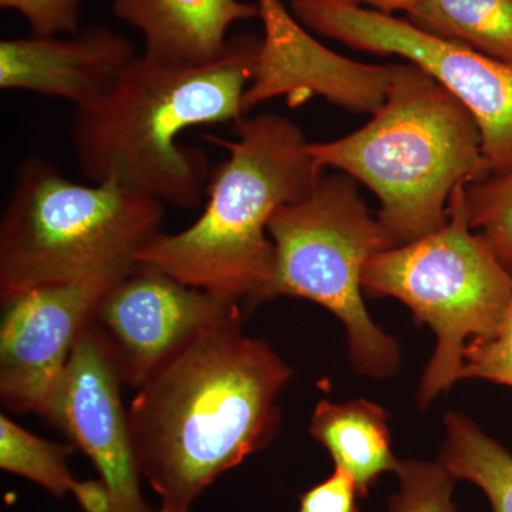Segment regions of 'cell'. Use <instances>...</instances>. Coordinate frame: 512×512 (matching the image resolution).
Here are the masks:
<instances>
[{
	"label": "cell",
	"instance_id": "obj_1",
	"mask_svg": "<svg viewBox=\"0 0 512 512\" xmlns=\"http://www.w3.org/2000/svg\"><path fill=\"white\" fill-rule=\"evenodd\" d=\"M291 377L269 345L241 332V319L200 330L154 370L127 416L158 512H191L221 474L272 440Z\"/></svg>",
	"mask_w": 512,
	"mask_h": 512
},
{
	"label": "cell",
	"instance_id": "obj_2",
	"mask_svg": "<svg viewBox=\"0 0 512 512\" xmlns=\"http://www.w3.org/2000/svg\"><path fill=\"white\" fill-rule=\"evenodd\" d=\"M262 37L229 36L204 64L138 56L103 99L74 109L70 141L93 184L116 183L171 207L201 204L211 168L201 148L180 143L190 128L237 123L255 76Z\"/></svg>",
	"mask_w": 512,
	"mask_h": 512
},
{
	"label": "cell",
	"instance_id": "obj_3",
	"mask_svg": "<svg viewBox=\"0 0 512 512\" xmlns=\"http://www.w3.org/2000/svg\"><path fill=\"white\" fill-rule=\"evenodd\" d=\"M238 137L207 136L227 160L208 183V201L198 220L177 234H158L137 262L154 266L184 284L238 303L265 302L275 271L269 238L272 215L302 200L322 168L295 121L276 113L244 116Z\"/></svg>",
	"mask_w": 512,
	"mask_h": 512
},
{
	"label": "cell",
	"instance_id": "obj_4",
	"mask_svg": "<svg viewBox=\"0 0 512 512\" xmlns=\"http://www.w3.org/2000/svg\"><path fill=\"white\" fill-rule=\"evenodd\" d=\"M322 170L366 185L380 202L377 218L396 244L439 231L451 195L487 177L473 114L416 64H394L386 101L348 136L311 143Z\"/></svg>",
	"mask_w": 512,
	"mask_h": 512
},
{
	"label": "cell",
	"instance_id": "obj_5",
	"mask_svg": "<svg viewBox=\"0 0 512 512\" xmlns=\"http://www.w3.org/2000/svg\"><path fill=\"white\" fill-rule=\"evenodd\" d=\"M164 214L140 192L74 183L49 161L25 158L0 218L2 296L136 265Z\"/></svg>",
	"mask_w": 512,
	"mask_h": 512
},
{
	"label": "cell",
	"instance_id": "obj_6",
	"mask_svg": "<svg viewBox=\"0 0 512 512\" xmlns=\"http://www.w3.org/2000/svg\"><path fill=\"white\" fill-rule=\"evenodd\" d=\"M269 238L275 271L265 301L278 296L309 299L342 320L350 357L362 375L389 377L399 348L375 325L362 296V274L379 252L399 247L343 173L322 174L302 200L272 215Z\"/></svg>",
	"mask_w": 512,
	"mask_h": 512
},
{
	"label": "cell",
	"instance_id": "obj_7",
	"mask_svg": "<svg viewBox=\"0 0 512 512\" xmlns=\"http://www.w3.org/2000/svg\"><path fill=\"white\" fill-rule=\"evenodd\" d=\"M466 187L451 195L443 228L379 252L363 269V291L399 299L436 335L421 406L461 379L468 343L493 332L512 298V274L470 227Z\"/></svg>",
	"mask_w": 512,
	"mask_h": 512
},
{
	"label": "cell",
	"instance_id": "obj_8",
	"mask_svg": "<svg viewBox=\"0 0 512 512\" xmlns=\"http://www.w3.org/2000/svg\"><path fill=\"white\" fill-rule=\"evenodd\" d=\"M289 10L312 32L419 66L473 114L487 175L512 170V64L348 0H291Z\"/></svg>",
	"mask_w": 512,
	"mask_h": 512
},
{
	"label": "cell",
	"instance_id": "obj_9",
	"mask_svg": "<svg viewBox=\"0 0 512 512\" xmlns=\"http://www.w3.org/2000/svg\"><path fill=\"white\" fill-rule=\"evenodd\" d=\"M134 266V265H133ZM111 269L69 284L2 296L0 402L45 419L70 356L107 291L130 271Z\"/></svg>",
	"mask_w": 512,
	"mask_h": 512
},
{
	"label": "cell",
	"instance_id": "obj_10",
	"mask_svg": "<svg viewBox=\"0 0 512 512\" xmlns=\"http://www.w3.org/2000/svg\"><path fill=\"white\" fill-rule=\"evenodd\" d=\"M239 305L137 262L103 296L90 323L123 383L138 389L195 333L241 319Z\"/></svg>",
	"mask_w": 512,
	"mask_h": 512
},
{
	"label": "cell",
	"instance_id": "obj_11",
	"mask_svg": "<svg viewBox=\"0 0 512 512\" xmlns=\"http://www.w3.org/2000/svg\"><path fill=\"white\" fill-rule=\"evenodd\" d=\"M119 375L92 323L74 346L45 420L63 430L93 461L114 512H154L141 491L140 467Z\"/></svg>",
	"mask_w": 512,
	"mask_h": 512
},
{
	"label": "cell",
	"instance_id": "obj_12",
	"mask_svg": "<svg viewBox=\"0 0 512 512\" xmlns=\"http://www.w3.org/2000/svg\"><path fill=\"white\" fill-rule=\"evenodd\" d=\"M264 26L255 76L244 97L247 114L284 96L289 106L312 97L352 113L375 114L386 101L394 64L356 62L311 35L282 0H256Z\"/></svg>",
	"mask_w": 512,
	"mask_h": 512
},
{
	"label": "cell",
	"instance_id": "obj_13",
	"mask_svg": "<svg viewBox=\"0 0 512 512\" xmlns=\"http://www.w3.org/2000/svg\"><path fill=\"white\" fill-rule=\"evenodd\" d=\"M138 56L127 37L106 28L69 39H6L0 42V89L55 97L80 109L110 93Z\"/></svg>",
	"mask_w": 512,
	"mask_h": 512
},
{
	"label": "cell",
	"instance_id": "obj_14",
	"mask_svg": "<svg viewBox=\"0 0 512 512\" xmlns=\"http://www.w3.org/2000/svg\"><path fill=\"white\" fill-rule=\"evenodd\" d=\"M111 10L143 35V56L171 64L212 62L232 26L259 18L256 3L242 0H113Z\"/></svg>",
	"mask_w": 512,
	"mask_h": 512
},
{
	"label": "cell",
	"instance_id": "obj_15",
	"mask_svg": "<svg viewBox=\"0 0 512 512\" xmlns=\"http://www.w3.org/2000/svg\"><path fill=\"white\" fill-rule=\"evenodd\" d=\"M309 433L328 450L335 468L355 480L360 497L383 474L397 473L402 464L392 451L386 412L367 400L343 404L322 400L313 412Z\"/></svg>",
	"mask_w": 512,
	"mask_h": 512
},
{
	"label": "cell",
	"instance_id": "obj_16",
	"mask_svg": "<svg viewBox=\"0 0 512 512\" xmlns=\"http://www.w3.org/2000/svg\"><path fill=\"white\" fill-rule=\"evenodd\" d=\"M406 15L424 32L512 64V0H420Z\"/></svg>",
	"mask_w": 512,
	"mask_h": 512
},
{
	"label": "cell",
	"instance_id": "obj_17",
	"mask_svg": "<svg viewBox=\"0 0 512 512\" xmlns=\"http://www.w3.org/2000/svg\"><path fill=\"white\" fill-rule=\"evenodd\" d=\"M439 463L457 480L477 485L493 512H512V454L463 414L446 416Z\"/></svg>",
	"mask_w": 512,
	"mask_h": 512
},
{
	"label": "cell",
	"instance_id": "obj_18",
	"mask_svg": "<svg viewBox=\"0 0 512 512\" xmlns=\"http://www.w3.org/2000/svg\"><path fill=\"white\" fill-rule=\"evenodd\" d=\"M74 451L73 446L35 436L6 414L0 416V468L32 481L53 497L72 494L77 480L70 473L67 460Z\"/></svg>",
	"mask_w": 512,
	"mask_h": 512
},
{
	"label": "cell",
	"instance_id": "obj_19",
	"mask_svg": "<svg viewBox=\"0 0 512 512\" xmlns=\"http://www.w3.org/2000/svg\"><path fill=\"white\" fill-rule=\"evenodd\" d=\"M466 205L470 227L512 274V170L468 184Z\"/></svg>",
	"mask_w": 512,
	"mask_h": 512
},
{
	"label": "cell",
	"instance_id": "obj_20",
	"mask_svg": "<svg viewBox=\"0 0 512 512\" xmlns=\"http://www.w3.org/2000/svg\"><path fill=\"white\" fill-rule=\"evenodd\" d=\"M396 476L399 490L390 497L389 512H457L458 480L439 461H402Z\"/></svg>",
	"mask_w": 512,
	"mask_h": 512
},
{
	"label": "cell",
	"instance_id": "obj_21",
	"mask_svg": "<svg viewBox=\"0 0 512 512\" xmlns=\"http://www.w3.org/2000/svg\"><path fill=\"white\" fill-rule=\"evenodd\" d=\"M461 379H484L512 387V298L493 332L468 343Z\"/></svg>",
	"mask_w": 512,
	"mask_h": 512
},
{
	"label": "cell",
	"instance_id": "obj_22",
	"mask_svg": "<svg viewBox=\"0 0 512 512\" xmlns=\"http://www.w3.org/2000/svg\"><path fill=\"white\" fill-rule=\"evenodd\" d=\"M82 0H20L18 12L32 29L33 36L79 33Z\"/></svg>",
	"mask_w": 512,
	"mask_h": 512
},
{
	"label": "cell",
	"instance_id": "obj_23",
	"mask_svg": "<svg viewBox=\"0 0 512 512\" xmlns=\"http://www.w3.org/2000/svg\"><path fill=\"white\" fill-rule=\"evenodd\" d=\"M355 480L346 471L335 468L332 476L301 495L298 512H362Z\"/></svg>",
	"mask_w": 512,
	"mask_h": 512
},
{
	"label": "cell",
	"instance_id": "obj_24",
	"mask_svg": "<svg viewBox=\"0 0 512 512\" xmlns=\"http://www.w3.org/2000/svg\"><path fill=\"white\" fill-rule=\"evenodd\" d=\"M72 495L83 512H114L106 484L100 480L76 481Z\"/></svg>",
	"mask_w": 512,
	"mask_h": 512
},
{
	"label": "cell",
	"instance_id": "obj_25",
	"mask_svg": "<svg viewBox=\"0 0 512 512\" xmlns=\"http://www.w3.org/2000/svg\"><path fill=\"white\" fill-rule=\"evenodd\" d=\"M348 2L363 6V8L367 6V8L377 10V12L392 15V13L397 12V10H404L406 13L409 12L420 0H348Z\"/></svg>",
	"mask_w": 512,
	"mask_h": 512
},
{
	"label": "cell",
	"instance_id": "obj_26",
	"mask_svg": "<svg viewBox=\"0 0 512 512\" xmlns=\"http://www.w3.org/2000/svg\"><path fill=\"white\" fill-rule=\"evenodd\" d=\"M20 0H0V8L3 10H15L18 12Z\"/></svg>",
	"mask_w": 512,
	"mask_h": 512
}]
</instances>
